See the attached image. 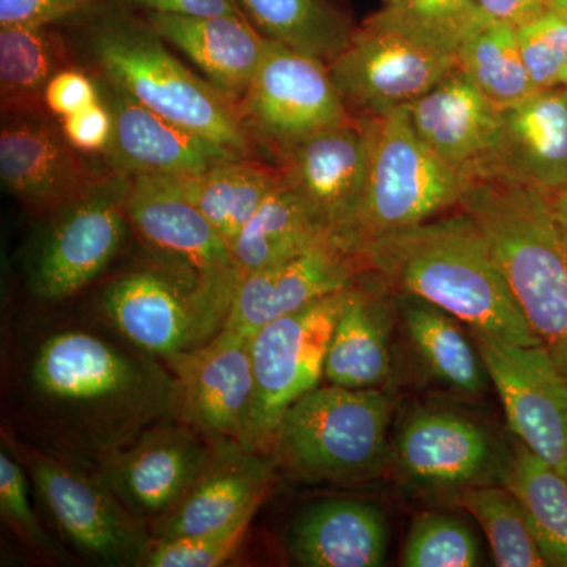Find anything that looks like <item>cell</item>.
<instances>
[{
  "mask_svg": "<svg viewBox=\"0 0 567 567\" xmlns=\"http://www.w3.org/2000/svg\"><path fill=\"white\" fill-rule=\"evenodd\" d=\"M251 338L224 327L207 346L171 368L175 420L215 446L246 450L254 409Z\"/></svg>",
  "mask_w": 567,
  "mask_h": 567,
  "instance_id": "obj_17",
  "label": "cell"
},
{
  "mask_svg": "<svg viewBox=\"0 0 567 567\" xmlns=\"http://www.w3.org/2000/svg\"><path fill=\"white\" fill-rule=\"evenodd\" d=\"M386 518L379 507L360 499H327L298 517L287 550L305 567H380L388 554Z\"/></svg>",
  "mask_w": 567,
  "mask_h": 567,
  "instance_id": "obj_27",
  "label": "cell"
},
{
  "mask_svg": "<svg viewBox=\"0 0 567 567\" xmlns=\"http://www.w3.org/2000/svg\"><path fill=\"white\" fill-rule=\"evenodd\" d=\"M516 29L522 59L537 91L567 87V13L546 7Z\"/></svg>",
  "mask_w": 567,
  "mask_h": 567,
  "instance_id": "obj_39",
  "label": "cell"
},
{
  "mask_svg": "<svg viewBox=\"0 0 567 567\" xmlns=\"http://www.w3.org/2000/svg\"><path fill=\"white\" fill-rule=\"evenodd\" d=\"M363 275L346 289L323 375L331 385L353 390L383 385L393 364L395 301L380 278L379 286H372Z\"/></svg>",
  "mask_w": 567,
  "mask_h": 567,
  "instance_id": "obj_25",
  "label": "cell"
},
{
  "mask_svg": "<svg viewBox=\"0 0 567 567\" xmlns=\"http://www.w3.org/2000/svg\"><path fill=\"white\" fill-rule=\"evenodd\" d=\"M547 7V0H477L486 24L517 25Z\"/></svg>",
  "mask_w": 567,
  "mask_h": 567,
  "instance_id": "obj_45",
  "label": "cell"
},
{
  "mask_svg": "<svg viewBox=\"0 0 567 567\" xmlns=\"http://www.w3.org/2000/svg\"><path fill=\"white\" fill-rule=\"evenodd\" d=\"M18 388L44 450L89 468L152 425L175 417L169 365L85 330H59L41 339Z\"/></svg>",
  "mask_w": 567,
  "mask_h": 567,
  "instance_id": "obj_1",
  "label": "cell"
},
{
  "mask_svg": "<svg viewBox=\"0 0 567 567\" xmlns=\"http://www.w3.org/2000/svg\"><path fill=\"white\" fill-rule=\"evenodd\" d=\"M28 472L6 446L0 451V516L29 550L44 561L69 563L71 554L40 524L31 503Z\"/></svg>",
  "mask_w": 567,
  "mask_h": 567,
  "instance_id": "obj_38",
  "label": "cell"
},
{
  "mask_svg": "<svg viewBox=\"0 0 567 567\" xmlns=\"http://www.w3.org/2000/svg\"><path fill=\"white\" fill-rule=\"evenodd\" d=\"M233 298L159 262L115 278L102 298L104 315L128 344L173 368L215 339Z\"/></svg>",
  "mask_w": 567,
  "mask_h": 567,
  "instance_id": "obj_8",
  "label": "cell"
},
{
  "mask_svg": "<svg viewBox=\"0 0 567 567\" xmlns=\"http://www.w3.org/2000/svg\"><path fill=\"white\" fill-rule=\"evenodd\" d=\"M76 65L69 41L54 24L0 28L2 117L48 114L43 93L59 71Z\"/></svg>",
  "mask_w": 567,
  "mask_h": 567,
  "instance_id": "obj_29",
  "label": "cell"
},
{
  "mask_svg": "<svg viewBox=\"0 0 567 567\" xmlns=\"http://www.w3.org/2000/svg\"><path fill=\"white\" fill-rule=\"evenodd\" d=\"M102 100L99 78L78 65L66 66L55 73L43 93L44 110L59 121Z\"/></svg>",
  "mask_w": 567,
  "mask_h": 567,
  "instance_id": "obj_41",
  "label": "cell"
},
{
  "mask_svg": "<svg viewBox=\"0 0 567 567\" xmlns=\"http://www.w3.org/2000/svg\"><path fill=\"white\" fill-rule=\"evenodd\" d=\"M547 2H548V0H547Z\"/></svg>",
  "mask_w": 567,
  "mask_h": 567,
  "instance_id": "obj_49",
  "label": "cell"
},
{
  "mask_svg": "<svg viewBox=\"0 0 567 567\" xmlns=\"http://www.w3.org/2000/svg\"><path fill=\"white\" fill-rule=\"evenodd\" d=\"M365 22L450 55L487 25L477 0H398Z\"/></svg>",
  "mask_w": 567,
  "mask_h": 567,
  "instance_id": "obj_35",
  "label": "cell"
},
{
  "mask_svg": "<svg viewBox=\"0 0 567 567\" xmlns=\"http://www.w3.org/2000/svg\"><path fill=\"white\" fill-rule=\"evenodd\" d=\"M257 513L235 522L230 527L207 535L152 539L142 558L144 567H216L226 565L251 525Z\"/></svg>",
  "mask_w": 567,
  "mask_h": 567,
  "instance_id": "obj_40",
  "label": "cell"
},
{
  "mask_svg": "<svg viewBox=\"0 0 567 567\" xmlns=\"http://www.w3.org/2000/svg\"><path fill=\"white\" fill-rule=\"evenodd\" d=\"M363 264L333 240L246 276L235 295L226 328L252 336L265 324L341 292L364 274Z\"/></svg>",
  "mask_w": 567,
  "mask_h": 567,
  "instance_id": "obj_20",
  "label": "cell"
},
{
  "mask_svg": "<svg viewBox=\"0 0 567 567\" xmlns=\"http://www.w3.org/2000/svg\"><path fill=\"white\" fill-rule=\"evenodd\" d=\"M550 207L559 233L567 244V186L550 197Z\"/></svg>",
  "mask_w": 567,
  "mask_h": 567,
  "instance_id": "obj_46",
  "label": "cell"
},
{
  "mask_svg": "<svg viewBox=\"0 0 567 567\" xmlns=\"http://www.w3.org/2000/svg\"><path fill=\"white\" fill-rule=\"evenodd\" d=\"M59 123L66 141L84 155L104 156L110 151L114 140V115L104 99Z\"/></svg>",
  "mask_w": 567,
  "mask_h": 567,
  "instance_id": "obj_42",
  "label": "cell"
},
{
  "mask_svg": "<svg viewBox=\"0 0 567 567\" xmlns=\"http://www.w3.org/2000/svg\"><path fill=\"white\" fill-rule=\"evenodd\" d=\"M509 451L491 429L464 413L423 409L395 436L393 461L405 483L421 491L453 492L502 484Z\"/></svg>",
  "mask_w": 567,
  "mask_h": 567,
  "instance_id": "obj_12",
  "label": "cell"
},
{
  "mask_svg": "<svg viewBox=\"0 0 567 567\" xmlns=\"http://www.w3.org/2000/svg\"><path fill=\"white\" fill-rule=\"evenodd\" d=\"M457 69L496 107H506L537 91L518 48L516 25L487 24L462 44Z\"/></svg>",
  "mask_w": 567,
  "mask_h": 567,
  "instance_id": "obj_34",
  "label": "cell"
},
{
  "mask_svg": "<svg viewBox=\"0 0 567 567\" xmlns=\"http://www.w3.org/2000/svg\"><path fill=\"white\" fill-rule=\"evenodd\" d=\"M126 213L130 229L159 262L234 300L241 278L230 246L169 178L134 175Z\"/></svg>",
  "mask_w": 567,
  "mask_h": 567,
  "instance_id": "obj_13",
  "label": "cell"
},
{
  "mask_svg": "<svg viewBox=\"0 0 567 567\" xmlns=\"http://www.w3.org/2000/svg\"><path fill=\"white\" fill-rule=\"evenodd\" d=\"M167 44L192 59L227 99L240 106L259 70L268 39L241 17L189 18L145 13Z\"/></svg>",
  "mask_w": 567,
  "mask_h": 567,
  "instance_id": "obj_26",
  "label": "cell"
},
{
  "mask_svg": "<svg viewBox=\"0 0 567 567\" xmlns=\"http://www.w3.org/2000/svg\"><path fill=\"white\" fill-rule=\"evenodd\" d=\"M132 177L107 171L99 183L52 215L37 254L32 290L51 303L87 287L122 248L130 229L126 199Z\"/></svg>",
  "mask_w": 567,
  "mask_h": 567,
  "instance_id": "obj_11",
  "label": "cell"
},
{
  "mask_svg": "<svg viewBox=\"0 0 567 567\" xmlns=\"http://www.w3.org/2000/svg\"><path fill=\"white\" fill-rule=\"evenodd\" d=\"M398 2V0H386V3Z\"/></svg>",
  "mask_w": 567,
  "mask_h": 567,
  "instance_id": "obj_48",
  "label": "cell"
},
{
  "mask_svg": "<svg viewBox=\"0 0 567 567\" xmlns=\"http://www.w3.org/2000/svg\"><path fill=\"white\" fill-rule=\"evenodd\" d=\"M372 118L368 182L342 246L354 254L368 241L445 215L461 205L470 181L417 136L409 107ZM360 259V257H358Z\"/></svg>",
  "mask_w": 567,
  "mask_h": 567,
  "instance_id": "obj_6",
  "label": "cell"
},
{
  "mask_svg": "<svg viewBox=\"0 0 567 567\" xmlns=\"http://www.w3.org/2000/svg\"><path fill=\"white\" fill-rule=\"evenodd\" d=\"M0 178L32 212L54 215L91 192L110 171L76 151L50 114L2 117Z\"/></svg>",
  "mask_w": 567,
  "mask_h": 567,
  "instance_id": "obj_19",
  "label": "cell"
},
{
  "mask_svg": "<svg viewBox=\"0 0 567 567\" xmlns=\"http://www.w3.org/2000/svg\"><path fill=\"white\" fill-rule=\"evenodd\" d=\"M100 80V78H99ZM114 115V140L103 156L106 167L130 175L185 177L229 159L245 158L203 134L156 114L100 80Z\"/></svg>",
  "mask_w": 567,
  "mask_h": 567,
  "instance_id": "obj_21",
  "label": "cell"
},
{
  "mask_svg": "<svg viewBox=\"0 0 567 567\" xmlns=\"http://www.w3.org/2000/svg\"><path fill=\"white\" fill-rule=\"evenodd\" d=\"M402 566L475 567L481 547L473 529L447 514H421L406 536Z\"/></svg>",
  "mask_w": 567,
  "mask_h": 567,
  "instance_id": "obj_37",
  "label": "cell"
},
{
  "mask_svg": "<svg viewBox=\"0 0 567 567\" xmlns=\"http://www.w3.org/2000/svg\"><path fill=\"white\" fill-rule=\"evenodd\" d=\"M391 412L379 388L317 386L287 410L271 454L306 483H360L385 462Z\"/></svg>",
  "mask_w": 567,
  "mask_h": 567,
  "instance_id": "obj_5",
  "label": "cell"
},
{
  "mask_svg": "<svg viewBox=\"0 0 567 567\" xmlns=\"http://www.w3.org/2000/svg\"><path fill=\"white\" fill-rule=\"evenodd\" d=\"M358 257L391 292L421 298L468 324L470 331L511 344L540 346L486 235L462 208L377 237Z\"/></svg>",
  "mask_w": 567,
  "mask_h": 567,
  "instance_id": "obj_2",
  "label": "cell"
},
{
  "mask_svg": "<svg viewBox=\"0 0 567 567\" xmlns=\"http://www.w3.org/2000/svg\"><path fill=\"white\" fill-rule=\"evenodd\" d=\"M502 484L524 509L547 566L567 567L566 477L516 440Z\"/></svg>",
  "mask_w": 567,
  "mask_h": 567,
  "instance_id": "obj_32",
  "label": "cell"
},
{
  "mask_svg": "<svg viewBox=\"0 0 567 567\" xmlns=\"http://www.w3.org/2000/svg\"><path fill=\"white\" fill-rule=\"evenodd\" d=\"M344 292L328 295L252 334L254 409L246 450L271 454L287 410L320 386Z\"/></svg>",
  "mask_w": 567,
  "mask_h": 567,
  "instance_id": "obj_9",
  "label": "cell"
},
{
  "mask_svg": "<svg viewBox=\"0 0 567 567\" xmlns=\"http://www.w3.org/2000/svg\"><path fill=\"white\" fill-rule=\"evenodd\" d=\"M167 178L233 246L265 197L282 181V169L260 158H235L205 173Z\"/></svg>",
  "mask_w": 567,
  "mask_h": 567,
  "instance_id": "obj_30",
  "label": "cell"
},
{
  "mask_svg": "<svg viewBox=\"0 0 567 567\" xmlns=\"http://www.w3.org/2000/svg\"><path fill=\"white\" fill-rule=\"evenodd\" d=\"M91 52L96 78L111 87L245 158H259L240 106L171 54L147 21L106 14L93 28Z\"/></svg>",
  "mask_w": 567,
  "mask_h": 567,
  "instance_id": "obj_4",
  "label": "cell"
},
{
  "mask_svg": "<svg viewBox=\"0 0 567 567\" xmlns=\"http://www.w3.org/2000/svg\"><path fill=\"white\" fill-rule=\"evenodd\" d=\"M145 13L177 14V17L212 18L241 17L244 11L235 0H123Z\"/></svg>",
  "mask_w": 567,
  "mask_h": 567,
  "instance_id": "obj_44",
  "label": "cell"
},
{
  "mask_svg": "<svg viewBox=\"0 0 567 567\" xmlns=\"http://www.w3.org/2000/svg\"><path fill=\"white\" fill-rule=\"evenodd\" d=\"M274 454L218 446L185 498L151 528L153 539L207 535L259 511L274 481Z\"/></svg>",
  "mask_w": 567,
  "mask_h": 567,
  "instance_id": "obj_23",
  "label": "cell"
},
{
  "mask_svg": "<svg viewBox=\"0 0 567 567\" xmlns=\"http://www.w3.org/2000/svg\"><path fill=\"white\" fill-rule=\"evenodd\" d=\"M2 443L24 466L62 539L95 565L137 567L151 528L130 513L102 476L80 462L21 442L2 429Z\"/></svg>",
  "mask_w": 567,
  "mask_h": 567,
  "instance_id": "obj_7",
  "label": "cell"
},
{
  "mask_svg": "<svg viewBox=\"0 0 567 567\" xmlns=\"http://www.w3.org/2000/svg\"><path fill=\"white\" fill-rule=\"evenodd\" d=\"M394 301L425 374L457 393H484L491 377L472 336L462 330L461 320L413 295L394 293Z\"/></svg>",
  "mask_w": 567,
  "mask_h": 567,
  "instance_id": "obj_28",
  "label": "cell"
},
{
  "mask_svg": "<svg viewBox=\"0 0 567 567\" xmlns=\"http://www.w3.org/2000/svg\"><path fill=\"white\" fill-rule=\"evenodd\" d=\"M499 395L507 424L567 480V380L543 346H516L470 331Z\"/></svg>",
  "mask_w": 567,
  "mask_h": 567,
  "instance_id": "obj_15",
  "label": "cell"
},
{
  "mask_svg": "<svg viewBox=\"0 0 567 567\" xmlns=\"http://www.w3.org/2000/svg\"><path fill=\"white\" fill-rule=\"evenodd\" d=\"M323 240L331 238L282 174V181L237 235L230 251L244 281L246 276Z\"/></svg>",
  "mask_w": 567,
  "mask_h": 567,
  "instance_id": "obj_31",
  "label": "cell"
},
{
  "mask_svg": "<svg viewBox=\"0 0 567 567\" xmlns=\"http://www.w3.org/2000/svg\"><path fill=\"white\" fill-rule=\"evenodd\" d=\"M458 208L486 235L540 346L567 380V244L550 197L506 181H472Z\"/></svg>",
  "mask_w": 567,
  "mask_h": 567,
  "instance_id": "obj_3",
  "label": "cell"
},
{
  "mask_svg": "<svg viewBox=\"0 0 567 567\" xmlns=\"http://www.w3.org/2000/svg\"><path fill=\"white\" fill-rule=\"evenodd\" d=\"M240 111L257 147L274 153L276 159L301 141L353 117L328 63L271 40Z\"/></svg>",
  "mask_w": 567,
  "mask_h": 567,
  "instance_id": "obj_10",
  "label": "cell"
},
{
  "mask_svg": "<svg viewBox=\"0 0 567 567\" xmlns=\"http://www.w3.org/2000/svg\"><path fill=\"white\" fill-rule=\"evenodd\" d=\"M547 7L567 13V0H548Z\"/></svg>",
  "mask_w": 567,
  "mask_h": 567,
  "instance_id": "obj_47",
  "label": "cell"
},
{
  "mask_svg": "<svg viewBox=\"0 0 567 567\" xmlns=\"http://www.w3.org/2000/svg\"><path fill=\"white\" fill-rule=\"evenodd\" d=\"M532 186L548 197L567 186V87L544 89L499 110L486 177Z\"/></svg>",
  "mask_w": 567,
  "mask_h": 567,
  "instance_id": "obj_22",
  "label": "cell"
},
{
  "mask_svg": "<svg viewBox=\"0 0 567 567\" xmlns=\"http://www.w3.org/2000/svg\"><path fill=\"white\" fill-rule=\"evenodd\" d=\"M95 0H0V28L24 24H55L80 13Z\"/></svg>",
  "mask_w": 567,
  "mask_h": 567,
  "instance_id": "obj_43",
  "label": "cell"
},
{
  "mask_svg": "<svg viewBox=\"0 0 567 567\" xmlns=\"http://www.w3.org/2000/svg\"><path fill=\"white\" fill-rule=\"evenodd\" d=\"M216 447L189 425L167 417L93 470L152 528L192 491Z\"/></svg>",
  "mask_w": 567,
  "mask_h": 567,
  "instance_id": "obj_16",
  "label": "cell"
},
{
  "mask_svg": "<svg viewBox=\"0 0 567 567\" xmlns=\"http://www.w3.org/2000/svg\"><path fill=\"white\" fill-rule=\"evenodd\" d=\"M409 111L417 136L447 166L470 182L486 177L498 142L499 107L457 66Z\"/></svg>",
  "mask_w": 567,
  "mask_h": 567,
  "instance_id": "obj_24",
  "label": "cell"
},
{
  "mask_svg": "<svg viewBox=\"0 0 567 567\" xmlns=\"http://www.w3.org/2000/svg\"><path fill=\"white\" fill-rule=\"evenodd\" d=\"M265 39L331 62L354 33L349 18L328 0H235Z\"/></svg>",
  "mask_w": 567,
  "mask_h": 567,
  "instance_id": "obj_33",
  "label": "cell"
},
{
  "mask_svg": "<svg viewBox=\"0 0 567 567\" xmlns=\"http://www.w3.org/2000/svg\"><path fill=\"white\" fill-rule=\"evenodd\" d=\"M328 66L350 112L380 117L415 103L456 69L457 58L365 22Z\"/></svg>",
  "mask_w": 567,
  "mask_h": 567,
  "instance_id": "obj_14",
  "label": "cell"
},
{
  "mask_svg": "<svg viewBox=\"0 0 567 567\" xmlns=\"http://www.w3.org/2000/svg\"><path fill=\"white\" fill-rule=\"evenodd\" d=\"M371 145L372 118L353 115L293 145L278 159L286 182L341 248L363 200Z\"/></svg>",
  "mask_w": 567,
  "mask_h": 567,
  "instance_id": "obj_18",
  "label": "cell"
},
{
  "mask_svg": "<svg viewBox=\"0 0 567 567\" xmlns=\"http://www.w3.org/2000/svg\"><path fill=\"white\" fill-rule=\"evenodd\" d=\"M456 498L486 533L496 566H547L524 509L503 484L465 488Z\"/></svg>",
  "mask_w": 567,
  "mask_h": 567,
  "instance_id": "obj_36",
  "label": "cell"
}]
</instances>
